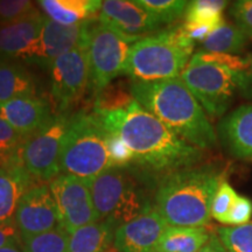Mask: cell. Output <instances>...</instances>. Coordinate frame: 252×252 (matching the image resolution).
<instances>
[{
	"instance_id": "23",
	"label": "cell",
	"mask_w": 252,
	"mask_h": 252,
	"mask_svg": "<svg viewBox=\"0 0 252 252\" xmlns=\"http://www.w3.org/2000/svg\"><path fill=\"white\" fill-rule=\"evenodd\" d=\"M210 237L206 228L168 225L153 252H198Z\"/></svg>"
},
{
	"instance_id": "30",
	"label": "cell",
	"mask_w": 252,
	"mask_h": 252,
	"mask_svg": "<svg viewBox=\"0 0 252 252\" xmlns=\"http://www.w3.org/2000/svg\"><path fill=\"white\" fill-rule=\"evenodd\" d=\"M26 137L14 130L4 118L0 116V160L2 165L21 159L20 153Z\"/></svg>"
},
{
	"instance_id": "4",
	"label": "cell",
	"mask_w": 252,
	"mask_h": 252,
	"mask_svg": "<svg viewBox=\"0 0 252 252\" xmlns=\"http://www.w3.org/2000/svg\"><path fill=\"white\" fill-rule=\"evenodd\" d=\"M195 43L182 30L172 27L131 45L124 74L132 82H157L181 76L190 61Z\"/></svg>"
},
{
	"instance_id": "12",
	"label": "cell",
	"mask_w": 252,
	"mask_h": 252,
	"mask_svg": "<svg viewBox=\"0 0 252 252\" xmlns=\"http://www.w3.org/2000/svg\"><path fill=\"white\" fill-rule=\"evenodd\" d=\"M21 237L34 236L59 228L56 202L49 185H34L23 195L14 215Z\"/></svg>"
},
{
	"instance_id": "13",
	"label": "cell",
	"mask_w": 252,
	"mask_h": 252,
	"mask_svg": "<svg viewBox=\"0 0 252 252\" xmlns=\"http://www.w3.org/2000/svg\"><path fill=\"white\" fill-rule=\"evenodd\" d=\"M104 26L128 37L143 39L162 26L152 15L135 4L134 0H105L98 14Z\"/></svg>"
},
{
	"instance_id": "28",
	"label": "cell",
	"mask_w": 252,
	"mask_h": 252,
	"mask_svg": "<svg viewBox=\"0 0 252 252\" xmlns=\"http://www.w3.org/2000/svg\"><path fill=\"white\" fill-rule=\"evenodd\" d=\"M134 1L161 25L172 24L184 17L189 5V1L186 0H134Z\"/></svg>"
},
{
	"instance_id": "7",
	"label": "cell",
	"mask_w": 252,
	"mask_h": 252,
	"mask_svg": "<svg viewBox=\"0 0 252 252\" xmlns=\"http://www.w3.org/2000/svg\"><path fill=\"white\" fill-rule=\"evenodd\" d=\"M138 40L140 39L117 33L98 20L94 24L87 52L90 71L89 87L94 94L124 74L131 43L133 45Z\"/></svg>"
},
{
	"instance_id": "11",
	"label": "cell",
	"mask_w": 252,
	"mask_h": 252,
	"mask_svg": "<svg viewBox=\"0 0 252 252\" xmlns=\"http://www.w3.org/2000/svg\"><path fill=\"white\" fill-rule=\"evenodd\" d=\"M98 19L74 26H65L45 18L40 39L27 62L48 68L56 59L70 50L88 49L91 28Z\"/></svg>"
},
{
	"instance_id": "10",
	"label": "cell",
	"mask_w": 252,
	"mask_h": 252,
	"mask_svg": "<svg viewBox=\"0 0 252 252\" xmlns=\"http://www.w3.org/2000/svg\"><path fill=\"white\" fill-rule=\"evenodd\" d=\"M52 96L60 113H65L82 98L89 87L90 71L87 49L65 53L49 67Z\"/></svg>"
},
{
	"instance_id": "25",
	"label": "cell",
	"mask_w": 252,
	"mask_h": 252,
	"mask_svg": "<svg viewBox=\"0 0 252 252\" xmlns=\"http://www.w3.org/2000/svg\"><path fill=\"white\" fill-rule=\"evenodd\" d=\"M248 39L249 37L236 25L224 23L204 40L200 52L235 55L245 48Z\"/></svg>"
},
{
	"instance_id": "34",
	"label": "cell",
	"mask_w": 252,
	"mask_h": 252,
	"mask_svg": "<svg viewBox=\"0 0 252 252\" xmlns=\"http://www.w3.org/2000/svg\"><path fill=\"white\" fill-rule=\"evenodd\" d=\"M30 0H0V23H11L35 12Z\"/></svg>"
},
{
	"instance_id": "22",
	"label": "cell",
	"mask_w": 252,
	"mask_h": 252,
	"mask_svg": "<svg viewBox=\"0 0 252 252\" xmlns=\"http://www.w3.org/2000/svg\"><path fill=\"white\" fill-rule=\"evenodd\" d=\"M116 226L109 220H97L77 229L69 238V252H104L115 239Z\"/></svg>"
},
{
	"instance_id": "33",
	"label": "cell",
	"mask_w": 252,
	"mask_h": 252,
	"mask_svg": "<svg viewBox=\"0 0 252 252\" xmlns=\"http://www.w3.org/2000/svg\"><path fill=\"white\" fill-rule=\"evenodd\" d=\"M194 59L200 60L203 62L214 63L219 64L220 67L228 68L234 71H245L249 67L248 59L241 58V56L234 54H224V53H206V52H197L193 55Z\"/></svg>"
},
{
	"instance_id": "14",
	"label": "cell",
	"mask_w": 252,
	"mask_h": 252,
	"mask_svg": "<svg viewBox=\"0 0 252 252\" xmlns=\"http://www.w3.org/2000/svg\"><path fill=\"white\" fill-rule=\"evenodd\" d=\"M168 224L151 208L116 229L113 247L119 252H153Z\"/></svg>"
},
{
	"instance_id": "37",
	"label": "cell",
	"mask_w": 252,
	"mask_h": 252,
	"mask_svg": "<svg viewBox=\"0 0 252 252\" xmlns=\"http://www.w3.org/2000/svg\"><path fill=\"white\" fill-rule=\"evenodd\" d=\"M21 244V236L14 220L0 222V249Z\"/></svg>"
},
{
	"instance_id": "15",
	"label": "cell",
	"mask_w": 252,
	"mask_h": 252,
	"mask_svg": "<svg viewBox=\"0 0 252 252\" xmlns=\"http://www.w3.org/2000/svg\"><path fill=\"white\" fill-rule=\"evenodd\" d=\"M45 18L35 11L19 20L0 23V59L27 61L40 39Z\"/></svg>"
},
{
	"instance_id": "39",
	"label": "cell",
	"mask_w": 252,
	"mask_h": 252,
	"mask_svg": "<svg viewBox=\"0 0 252 252\" xmlns=\"http://www.w3.org/2000/svg\"><path fill=\"white\" fill-rule=\"evenodd\" d=\"M249 61V67L244 71L243 83H242L241 94L249 99H252V54L247 56Z\"/></svg>"
},
{
	"instance_id": "19",
	"label": "cell",
	"mask_w": 252,
	"mask_h": 252,
	"mask_svg": "<svg viewBox=\"0 0 252 252\" xmlns=\"http://www.w3.org/2000/svg\"><path fill=\"white\" fill-rule=\"evenodd\" d=\"M34 180L21 159L0 167V222L14 220L18 204L23 195L33 187Z\"/></svg>"
},
{
	"instance_id": "40",
	"label": "cell",
	"mask_w": 252,
	"mask_h": 252,
	"mask_svg": "<svg viewBox=\"0 0 252 252\" xmlns=\"http://www.w3.org/2000/svg\"><path fill=\"white\" fill-rule=\"evenodd\" d=\"M198 252H228V250L222 244V242L220 241V238L217 237V235H212L207 244Z\"/></svg>"
},
{
	"instance_id": "27",
	"label": "cell",
	"mask_w": 252,
	"mask_h": 252,
	"mask_svg": "<svg viewBox=\"0 0 252 252\" xmlns=\"http://www.w3.org/2000/svg\"><path fill=\"white\" fill-rule=\"evenodd\" d=\"M70 235L59 226L43 234L21 237L24 252H69Z\"/></svg>"
},
{
	"instance_id": "2",
	"label": "cell",
	"mask_w": 252,
	"mask_h": 252,
	"mask_svg": "<svg viewBox=\"0 0 252 252\" xmlns=\"http://www.w3.org/2000/svg\"><path fill=\"white\" fill-rule=\"evenodd\" d=\"M131 91L134 100L187 143L202 151L216 146L212 123L180 77L132 82Z\"/></svg>"
},
{
	"instance_id": "17",
	"label": "cell",
	"mask_w": 252,
	"mask_h": 252,
	"mask_svg": "<svg viewBox=\"0 0 252 252\" xmlns=\"http://www.w3.org/2000/svg\"><path fill=\"white\" fill-rule=\"evenodd\" d=\"M217 137L231 156L252 159V104L238 106L220 119Z\"/></svg>"
},
{
	"instance_id": "26",
	"label": "cell",
	"mask_w": 252,
	"mask_h": 252,
	"mask_svg": "<svg viewBox=\"0 0 252 252\" xmlns=\"http://www.w3.org/2000/svg\"><path fill=\"white\" fill-rule=\"evenodd\" d=\"M228 1L222 0H195L189 1L186 11V23L202 26L220 27L225 23L223 11Z\"/></svg>"
},
{
	"instance_id": "41",
	"label": "cell",
	"mask_w": 252,
	"mask_h": 252,
	"mask_svg": "<svg viewBox=\"0 0 252 252\" xmlns=\"http://www.w3.org/2000/svg\"><path fill=\"white\" fill-rule=\"evenodd\" d=\"M0 252H24L19 249L18 245H11V247H5L0 249Z\"/></svg>"
},
{
	"instance_id": "21",
	"label": "cell",
	"mask_w": 252,
	"mask_h": 252,
	"mask_svg": "<svg viewBox=\"0 0 252 252\" xmlns=\"http://www.w3.org/2000/svg\"><path fill=\"white\" fill-rule=\"evenodd\" d=\"M35 83L23 65L0 59V105L19 97L35 96Z\"/></svg>"
},
{
	"instance_id": "3",
	"label": "cell",
	"mask_w": 252,
	"mask_h": 252,
	"mask_svg": "<svg viewBox=\"0 0 252 252\" xmlns=\"http://www.w3.org/2000/svg\"><path fill=\"white\" fill-rule=\"evenodd\" d=\"M222 175L212 166H194L160 179L156 210L171 226L206 228Z\"/></svg>"
},
{
	"instance_id": "8",
	"label": "cell",
	"mask_w": 252,
	"mask_h": 252,
	"mask_svg": "<svg viewBox=\"0 0 252 252\" xmlns=\"http://www.w3.org/2000/svg\"><path fill=\"white\" fill-rule=\"evenodd\" d=\"M67 113L53 116L40 130L26 137L21 149V161L35 180L53 181L60 175V154L69 126Z\"/></svg>"
},
{
	"instance_id": "32",
	"label": "cell",
	"mask_w": 252,
	"mask_h": 252,
	"mask_svg": "<svg viewBox=\"0 0 252 252\" xmlns=\"http://www.w3.org/2000/svg\"><path fill=\"white\" fill-rule=\"evenodd\" d=\"M106 150L112 167L130 168L133 161V156L119 135L106 131Z\"/></svg>"
},
{
	"instance_id": "36",
	"label": "cell",
	"mask_w": 252,
	"mask_h": 252,
	"mask_svg": "<svg viewBox=\"0 0 252 252\" xmlns=\"http://www.w3.org/2000/svg\"><path fill=\"white\" fill-rule=\"evenodd\" d=\"M252 217V201L249 197L238 195L230 210L225 224L231 226L243 225L250 222Z\"/></svg>"
},
{
	"instance_id": "38",
	"label": "cell",
	"mask_w": 252,
	"mask_h": 252,
	"mask_svg": "<svg viewBox=\"0 0 252 252\" xmlns=\"http://www.w3.org/2000/svg\"><path fill=\"white\" fill-rule=\"evenodd\" d=\"M181 27L186 33V35L193 41L195 45H196V43H201V45H202L204 40H206L214 31L219 28L214 26H202V25H194L188 23H185Z\"/></svg>"
},
{
	"instance_id": "6",
	"label": "cell",
	"mask_w": 252,
	"mask_h": 252,
	"mask_svg": "<svg viewBox=\"0 0 252 252\" xmlns=\"http://www.w3.org/2000/svg\"><path fill=\"white\" fill-rule=\"evenodd\" d=\"M244 71L238 72L191 56L181 74V81L210 117L228 111L237 91L241 93Z\"/></svg>"
},
{
	"instance_id": "1",
	"label": "cell",
	"mask_w": 252,
	"mask_h": 252,
	"mask_svg": "<svg viewBox=\"0 0 252 252\" xmlns=\"http://www.w3.org/2000/svg\"><path fill=\"white\" fill-rule=\"evenodd\" d=\"M97 116L104 128L119 135L130 149L133 161L128 169L162 179L203 159L202 150L169 130L137 100L125 110Z\"/></svg>"
},
{
	"instance_id": "31",
	"label": "cell",
	"mask_w": 252,
	"mask_h": 252,
	"mask_svg": "<svg viewBox=\"0 0 252 252\" xmlns=\"http://www.w3.org/2000/svg\"><path fill=\"white\" fill-rule=\"evenodd\" d=\"M237 197V191L235 190L234 187L228 181L220 182L212 204L213 219H215L217 222L225 224L230 210H231Z\"/></svg>"
},
{
	"instance_id": "35",
	"label": "cell",
	"mask_w": 252,
	"mask_h": 252,
	"mask_svg": "<svg viewBox=\"0 0 252 252\" xmlns=\"http://www.w3.org/2000/svg\"><path fill=\"white\" fill-rule=\"evenodd\" d=\"M231 15L235 19L236 26L252 39V0H239L234 2Z\"/></svg>"
},
{
	"instance_id": "20",
	"label": "cell",
	"mask_w": 252,
	"mask_h": 252,
	"mask_svg": "<svg viewBox=\"0 0 252 252\" xmlns=\"http://www.w3.org/2000/svg\"><path fill=\"white\" fill-rule=\"evenodd\" d=\"M103 1L99 0H41L40 7L55 23L74 26L98 19Z\"/></svg>"
},
{
	"instance_id": "5",
	"label": "cell",
	"mask_w": 252,
	"mask_h": 252,
	"mask_svg": "<svg viewBox=\"0 0 252 252\" xmlns=\"http://www.w3.org/2000/svg\"><path fill=\"white\" fill-rule=\"evenodd\" d=\"M106 150V130L96 113L71 116L62 141L60 172L93 180L111 168Z\"/></svg>"
},
{
	"instance_id": "42",
	"label": "cell",
	"mask_w": 252,
	"mask_h": 252,
	"mask_svg": "<svg viewBox=\"0 0 252 252\" xmlns=\"http://www.w3.org/2000/svg\"><path fill=\"white\" fill-rule=\"evenodd\" d=\"M4 165H2V162H1V160H0V167H2Z\"/></svg>"
},
{
	"instance_id": "24",
	"label": "cell",
	"mask_w": 252,
	"mask_h": 252,
	"mask_svg": "<svg viewBox=\"0 0 252 252\" xmlns=\"http://www.w3.org/2000/svg\"><path fill=\"white\" fill-rule=\"evenodd\" d=\"M131 84L130 81L116 80L100 90L94 96V113L105 115L127 109L134 102Z\"/></svg>"
},
{
	"instance_id": "16",
	"label": "cell",
	"mask_w": 252,
	"mask_h": 252,
	"mask_svg": "<svg viewBox=\"0 0 252 252\" xmlns=\"http://www.w3.org/2000/svg\"><path fill=\"white\" fill-rule=\"evenodd\" d=\"M134 180L128 169H106L91 180V196L98 220H108L123 202Z\"/></svg>"
},
{
	"instance_id": "29",
	"label": "cell",
	"mask_w": 252,
	"mask_h": 252,
	"mask_svg": "<svg viewBox=\"0 0 252 252\" xmlns=\"http://www.w3.org/2000/svg\"><path fill=\"white\" fill-rule=\"evenodd\" d=\"M217 237L228 252H252V222L237 226H220Z\"/></svg>"
},
{
	"instance_id": "9",
	"label": "cell",
	"mask_w": 252,
	"mask_h": 252,
	"mask_svg": "<svg viewBox=\"0 0 252 252\" xmlns=\"http://www.w3.org/2000/svg\"><path fill=\"white\" fill-rule=\"evenodd\" d=\"M49 188L58 207L60 226L69 235L82 226L98 220L91 196L89 179L61 174L50 181Z\"/></svg>"
},
{
	"instance_id": "18",
	"label": "cell",
	"mask_w": 252,
	"mask_h": 252,
	"mask_svg": "<svg viewBox=\"0 0 252 252\" xmlns=\"http://www.w3.org/2000/svg\"><path fill=\"white\" fill-rule=\"evenodd\" d=\"M0 116L24 137L40 130L53 117L47 100L39 97H19L0 105Z\"/></svg>"
}]
</instances>
